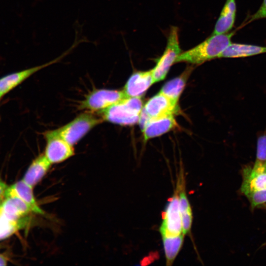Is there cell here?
I'll use <instances>...</instances> for the list:
<instances>
[{"mask_svg": "<svg viewBox=\"0 0 266 266\" xmlns=\"http://www.w3.org/2000/svg\"><path fill=\"white\" fill-rule=\"evenodd\" d=\"M234 31L222 34H212L203 41L181 53L176 62H186L200 65L215 58H219L221 54L232 42Z\"/></svg>", "mask_w": 266, "mask_h": 266, "instance_id": "1", "label": "cell"}, {"mask_svg": "<svg viewBox=\"0 0 266 266\" xmlns=\"http://www.w3.org/2000/svg\"><path fill=\"white\" fill-rule=\"evenodd\" d=\"M143 107L140 98L126 97L99 112L103 121L132 126L138 122Z\"/></svg>", "mask_w": 266, "mask_h": 266, "instance_id": "2", "label": "cell"}, {"mask_svg": "<svg viewBox=\"0 0 266 266\" xmlns=\"http://www.w3.org/2000/svg\"><path fill=\"white\" fill-rule=\"evenodd\" d=\"M103 121L100 115L97 116L94 112L87 111L54 131L59 136L73 146L93 128Z\"/></svg>", "mask_w": 266, "mask_h": 266, "instance_id": "3", "label": "cell"}, {"mask_svg": "<svg viewBox=\"0 0 266 266\" xmlns=\"http://www.w3.org/2000/svg\"><path fill=\"white\" fill-rule=\"evenodd\" d=\"M178 32L177 27L170 28L165 51L155 67L151 69L155 83L165 78L170 67L175 63L177 57L181 53Z\"/></svg>", "mask_w": 266, "mask_h": 266, "instance_id": "4", "label": "cell"}, {"mask_svg": "<svg viewBox=\"0 0 266 266\" xmlns=\"http://www.w3.org/2000/svg\"><path fill=\"white\" fill-rule=\"evenodd\" d=\"M126 97L123 90L96 89L85 97L79 107L88 111L99 112Z\"/></svg>", "mask_w": 266, "mask_h": 266, "instance_id": "5", "label": "cell"}, {"mask_svg": "<svg viewBox=\"0 0 266 266\" xmlns=\"http://www.w3.org/2000/svg\"><path fill=\"white\" fill-rule=\"evenodd\" d=\"M78 45V43L77 41H74L72 46L62 55L45 64L9 73L0 78V100L4 95L20 85L35 72L60 61Z\"/></svg>", "mask_w": 266, "mask_h": 266, "instance_id": "6", "label": "cell"}, {"mask_svg": "<svg viewBox=\"0 0 266 266\" xmlns=\"http://www.w3.org/2000/svg\"><path fill=\"white\" fill-rule=\"evenodd\" d=\"M178 192V188L176 186L174 194L167 203L164 212L163 221L159 229L162 237L183 234Z\"/></svg>", "mask_w": 266, "mask_h": 266, "instance_id": "7", "label": "cell"}, {"mask_svg": "<svg viewBox=\"0 0 266 266\" xmlns=\"http://www.w3.org/2000/svg\"><path fill=\"white\" fill-rule=\"evenodd\" d=\"M46 144L44 154L52 165L59 164L74 155L73 146L59 136L54 130L44 133Z\"/></svg>", "mask_w": 266, "mask_h": 266, "instance_id": "8", "label": "cell"}, {"mask_svg": "<svg viewBox=\"0 0 266 266\" xmlns=\"http://www.w3.org/2000/svg\"><path fill=\"white\" fill-rule=\"evenodd\" d=\"M242 176L241 192L244 195L266 189V163L255 162L253 166L243 169Z\"/></svg>", "mask_w": 266, "mask_h": 266, "instance_id": "9", "label": "cell"}, {"mask_svg": "<svg viewBox=\"0 0 266 266\" xmlns=\"http://www.w3.org/2000/svg\"><path fill=\"white\" fill-rule=\"evenodd\" d=\"M143 109L150 118L174 115L179 109L177 102L161 92L149 99L143 106Z\"/></svg>", "mask_w": 266, "mask_h": 266, "instance_id": "10", "label": "cell"}, {"mask_svg": "<svg viewBox=\"0 0 266 266\" xmlns=\"http://www.w3.org/2000/svg\"><path fill=\"white\" fill-rule=\"evenodd\" d=\"M154 83L151 69L136 71L130 76L123 91L128 97L141 98Z\"/></svg>", "mask_w": 266, "mask_h": 266, "instance_id": "11", "label": "cell"}, {"mask_svg": "<svg viewBox=\"0 0 266 266\" xmlns=\"http://www.w3.org/2000/svg\"><path fill=\"white\" fill-rule=\"evenodd\" d=\"M177 125L173 115L150 118L142 130L145 140L160 136Z\"/></svg>", "mask_w": 266, "mask_h": 266, "instance_id": "12", "label": "cell"}, {"mask_svg": "<svg viewBox=\"0 0 266 266\" xmlns=\"http://www.w3.org/2000/svg\"><path fill=\"white\" fill-rule=\"evenodd\" d=\"M184 179L183 173L180 174L176 186L179 190V204L182 220L183 233L184 235H186L191 232L193 214L191 205L185 191Z\"/></svg>", "mask_w": 266, "mask_h": 266, "instance_id": "13", "label": "cell"}, {"mask_svg": "<svg viewBox=\"0 0 266 266\" xmlns=\"http://www.w3.org/2000/svg\"><path fill=\"white\" fill-rule=\"evenodd\" d=\"M236 15V0H226L212 34H222L230 32L234 26Z\"/></svg>", "mask_w": 266, "mask_h": 266, "instance_id": "14", "label": "cell"}, {"mask_svg": "<svg viewBox=\"0 0 266 266\" xmlns=\"http://www.w3.org/2000/svg\"><path fill=\"white\" fill-rule=\"evenodd\" d=\"M17 197L32 206L38 214H43L44 211L38 206L33 192V187L23 179L18 181L8 187L5 193V199Z\"/></svg>", "mask_w": 266, "mask_h": 266, "instance_id": "15", "label": "cell"}, {"mask_svg": "<svg viewBox=\"0 0 266 266\" xmlns=\"http://www.w3.org/2000/svg\"><path fill=\"white\" fill-rule=\"evenodd\" d=\"M51 165L44 153L41 154L30 164L23 179L33 187L44 177Z\"/></svg>", "mask_w": 266, "mask_h": 266, "instance_id": "16", "label": "cell"}, {"mask_svg": "<svg viewBox=\"0 0 266 266\" xmlns=\"http://www.w3.org/2000/svg\"><path fill=\"white\" fill-rule=\"evenodd\" d=\"M266 53V46L232 42L221 54L220 58H244Z\"/></svg>", "mask_w": 266, "mask_h": 266, "instance_id": "17", "label": "cell"}, {"mask_svg": "<svg viewBox=\"0 0 266 266\" xmlns=\"http://www.w3.org/2000/svg\"><path fill=\"white\" fill-rule=\"evenodd\" d=\"M194 67L188 66L183 72L166 82L162 88L160 92L175 102H178L179 98L185 87L187 79Z\"/></svg>", "mask_w": 266, "mask_h": 266, "instance_id": "18", "label": "cell"}, {"mask_svg": "<svg viewBox=\"0 0 266 266\" xmlns=\"http://www.w3.org/2000/svg\"><path fill=\"white\" fill-rule=\"evenodd\" d=\"M184 234L163 236V243L166 265L171 266L178 254L183 244Z\"/></svg>", "mask_w": 266, "mask_h": 266, "instance_id": "19", "label": "cell"}, {"mask_svg": "<svg viewBox=\"0 0 266 266\" xmlns=\"http://www.w3.org/2000/svg\"><path fill=\"white\" fill-rule=\"evenodd\" d=\"M25 217L19 220L12 219L0 210V240L5 239L22 229L26 224Z\"/></svg>", "mask_w": 266, "mask_h": 266, "instance_id": "20", "label": "cell"}, {"mask_svg": "<svg viewBox=\"0 0 266 266\" xmlns=\"http://www.w3.org/2000/svg\"><path fill=\"white\" fill-rule=\"evenodd\" d=\"M244 195L249 200L252 208H255L266 203V189L250 192Z\"/></svg>", "mask_w": 266, "mask_h": 266, "instance_id": "21", "label": "cell"}, {"mask_svg": "<svg viewBox=\"0 0 266 266\" xmlns=\"http://www.w3.org/2000/svg\"><path fill=\"white\" fill-rule=\"evenodd\" d=\"M256 162L266 163V133L258 138Z\"/></svg>", "mask_w": 266, "mask_h": 266, "instance_id": "22", "label": "cell"}, {"mask_svg": "<svg viewBox=\"0 0 266 266\" xmlns=\"http://www.w3.org/2000/svg\"><path fill=\"white\" fill-rule=\"evenodd\" d=\"M266 18V0H263L258 10L250 18L249 22Z\"/></svg>", "mask_w": 266, "mask_h": 266, "instance_id": "23", "label": "cell"}, {"mask_svg": "<svg viewBox=\"0 0 266 266\" xmlns=\"http://www.w3.org/2000/svg\"><path fill=\"white\" fill-rule=\"evenodd\" d=\"M8 186L2 180L0 179V203L5 199V193L8 188Z\"/></svg>", "mask_w": 266, "mask_h": 266, "instance_id": "24", "label": "cell"}, {"mask_svg": "<svg viewBox=\"0 0 266 266\" xmlns=\"http://www.w3.org/2000/svg\"><path fill=\"white\" fill-rule=\"evenodd\" d=\"M7 259L4 256L0 254V266H5L7 265Z\"/></svg>", "mask_w": 266, "mask_h": 266, "instance_id": "25", "label": "cell"}, {"mask_svg": "<svg viewBox=\"0 0 266 266\" xmlns=\"http://www.w3.org/2000/svg\"></svg>", "mask_w": 266, "mask_h": 266, "instance_id": "26", "label": "cell"}]
</instances>
